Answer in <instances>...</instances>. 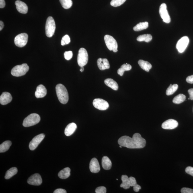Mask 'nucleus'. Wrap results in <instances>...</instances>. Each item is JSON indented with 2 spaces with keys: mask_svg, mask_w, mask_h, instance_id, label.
Masks as SVG:
<instances>
[{
  "mask_svg": "<svg viewBox=\"0 0 193 193\" xmlns=\"http://www.w3.org/2000/svg\"><path fill=\"white\" fill-rule=\"evenodd\" d=\"M40 115L36 114H32L27 117L23 121V125L25 127H29L35 125L40 122Z\"/></svg>",
  "mask_w": 193,
  "mask_h": 193,
  "instance_id": "4",
  "label": "nucleus"
},
{
  "mask_svg": "<svg viewBox=\"0 0 193 193\" xmlns=\"http://www.w3.org/2000/svg\"><path fill=\"white\" fill-rule=\"evenodd\" d=\"M95 192L96 193H106V188L104 186L99 187L95 189Z\"/></svg>",
  "mask_w": 193,
  "mask_h": 193,
  "instance_id": "37",
  "label": "nucleus"
},
{
  "mask_svg": "<svg viewBox=\"0 0 193 193\" xmlns=\"http://www.w3.org/2000/svg\"><path fill=\"white\" fill-rule=\"evenodd\" d=\"M186 81L189 83L193 84V75L189 76L186 78Z\"/></svg>",
  "mask_w": 193,
  "mask_h": 193,
  "instance_id": "41",
  "label": "nucleus"
},
{
  "mask_svg": "<svg viewBox=\"0 0 193 193\" xmlns=\"http://www.w3.org/2000/svg\"><path fill=\"white\" fill-rule=\"evenodd\" d=\"M189 43V39L188 37L184 36L181 38L177 42L176 47L178 52L182 53L185 51Z\"/></svg>",
  "mask_w": 193,
  "mask_h": 193,
  "instance_id": "10",
  "label": "nucleus"
},
{
  "mask_svg": "<svg viewBox=\"0 0 193 193\" xmlns=\"http://www.w3.org/2000/svg\"><path fill=\"white\" fill-rule=\"evenodd\" d=\"M93 104L95 108L100 110H106L109 107V104L106 101L101 98L95 99Z\"/></svg>",
  "mask_w": 193,
  "mask_h": 193,
  "instance_id": "11",
  "label": "nucleus"
},
{
  "mask_svg": "<svg viewBox=\"0 0 193 193\" xmlns=\"http://www.w3.org/2000/svg\"><path fill=\"white\" fill-rule=\"evenodd\" d=\"M122 183L120 185L121 188H123L124 189L129 188L130 187V185L129 178L126 175H123L121 177Z\"/></svg>",
  "mask_w": 193,
  "mask_h": 193,
  "instance_id": "25",
  "label": "nucleus"
},
{
  "mask_svg": "<svg viewBox=\"0 0 193 193\" xmlns=\"http://www.w3.org/2000/svg\"><path fill=\"white\" fill-rule=\"evenodd\" d=\"M178 123L173 119H169L165 121L162 125V127L166 130H172L177 127Z\"/></svg>",
  "mask_w": 193,
  "mask_h": 193,
  "instance_id": "14",
  "label": "nucleus"
},
{
  "mask_svg": "<svg viewBox=\"0 0 193 193\" xmlns=\"http://www.w3.org/2000/svg\"><path fill=\"white\" fill-rule=\"evenodd\" d=\"M16 8L18 12L22 14H26L28 12V7L26 3L20 1L15 2Z\"/></svg>",
  "mask_w": 193,
  "mask_h": 193,
  "instance_id": "17",
  "label": "nucleus"
},
{
  "mask_svg": "<svg viewBox=\"0 0 193 193\" xmlns=\"http://www.w3.org/2000/svg\"><path fill=\"white\" fill-rule=\"evenodd\" d=\"M118 143L122 147L128 149H141L145 147L146 140L139 133L133 134L132 138L124 136L120 137L118 140Z\"/></svg>",
  "mask_w": 193,
  "mask_h": 193,
  "instance_id": "1",
  "label": "nucleus"
},
{
  "mask_svg": "<svg viewBox=\"0 0 193 193\" xmlns=\"http://www.w3.org/2000/svg\"><path fill=\"white\" fill-rule=\"evenodd\" d=\"M62 7L65 9L70 8L73 5V2L72 0H60Z\"/></svg>",
  "mask_w": 193,
  "mask_h": 193,
  "instance_id": "33",
  "label": "nucleus"
},
{
  "mask_svg": "<svg viewBox=\"0 0 193 193\" xmlns=\"http://www.w3.org/2000/svg\"><path fill=\"white\" fill-rule=\"evenodd\" d=\"M89 169L92 172L97 173L100 170V166L98 160L95 158H93L91 160L89 164Z\"/></svg>",
  "mask_w": 193,
  "mask_h": 193,
  "instance_id": "15",
  "label": "nucleus"
},
{
  "mask_svg": "<svg viewBox=\"0 0 193 193\" xmlns=\"http://www.w3.org/2000/svg\"><path fill=\"white\" fill-rule=\"evenodd\" d=\"M11 145V142L7 141L3 142L0 145V153H3L7 151L9 149Z\"/></svg>",
  "mask_w": 193,
  "mask_h": 193,
  "instance_id": "28",
  "label": "nucleus"
},
{
  "mask_svg": "<svg viewBox=\"0 0 193 193\" xmlns=\"http://www.w3.org/2000/svg\"><path fill=\"white\" fill-rule=\"evenodd\" d=\"M185 171L188 174L193 176V167L191 166L187 167Z\"/></svg>",
  "mask_w": 193,
  "mask_h": 193,
  "instance_id": "40",
  "label": "nucleus"
},
{
  "mask_svg": "<svg viewBox=\"0 0 193 193\" xmlns=\"http://www.w3.org/2000/svg\"><path fill=\"white\" fill-rule=\"evenodd\" d=\"M44 134L43 133L40 134L37 136H35L32 141L30 142V144H29V148H30V149L32 151L36 149L39 144L44 139Z\"/></svg>",
  "mask_w": 193,
  "mask_h": 193,
  "instance_id": "12",
  "label": "nucleus"
},
{
  "mask_svg": "<svg viewBox=\"0 0 193 193\" xmlns=\"http://www.w3.org/2000/svg\"><path fill=\"white\" fill-rule=\"evenodd\" d=\"M178 88V85L177 84L173 85L171 84L169 86L168 88L166 91V94L167 95H172L176 92Z\"/></svg>",
  "mask_w": 193,
  "mask_h": 193,
  "instance_id": "32",
  "label": "nucleus"
},
{
  "mask_svg": "<svg viewBox=\"0 0 193 193\" xmlns=\"http://www.w3.org/2000/svg\"><path fill=\"white\" fill-rule=\"evenodd\" d=\"M73 55V52L71 51L65 52L64 53V58L67 60H71L72 57Z\"/></svg>",
  "mask_w": 193,
  "mask_h": 193,
  "instance_id": "36",
  "label": "nucleus"
},
{
  "mask_svg": "<svg viewBox=\"0 0 193 193\" xmlns=\"http://www.w3.org/2000/svg\"><path fill=\"white\" fill-rule=\"evenodd\" d=\"M182 193H193V189L188 188H183L181 189Z\"/></svg>",
  "mask_w": 193,
  "mask_h": 193,
  "instance_id": "39",
  "label": "nucleus"
},
{
  "mask_svg": "<svg viewBox=\"0 0 193 193\" xmlns=\"http://www.w3.org/2000/svg\"><path fill=\"white\" fill-rule=\"evenodd\" d=\"M56 26L55 21L52 17H49L47 20L45 30L46 36L48 37H51L54 34Z\"/></svg>",
  "mask_w": 193,
  "mask_h": 193,
  "instance_id": "5",
  "label": "nucleus"
},
{
  "mask_svg": "<svg viewBox=\"0 0 193 193\" xmlns=\"http://www.w3.org/2000/svg\"><path fill=\"white\" fill-rule=\"evenodd\" d=\"M122 146L120 145V148H122Z\"/></svg>",
  "mask_w": 193,
  "mask_h": 193,
  "instance_id": "48",
  "label": "nucleus"
},
{
  "mask_svg": "<svg viewBox=\"0 0 193 193\" xmlns=\"http://www.w3.org/2000/svg\"><path fill=\"white\" fill-rule=\"evenodd\" d=\"M12 97L10 93L4 92L0 97V103L2 105H5L8 104L12 101Z\"/></svg>",
  "mask_w": 193,
  "mask_h": 193,
  "instance_id": "18",
  "label": "nucleus"
},
{
  "mask_svg": "<svg viewBox=\"0 0 193 193\" xmlns=\"http://www.w3.org/2000/svg\"><path fill=\"white\" fill-rule=\"evenodd\" d=\"M105 83L107 86L110 87L113 90L117 91L118 89V84L114 79H106L105 80Z\"/></svg>",
  "mask_w": 193,
  "mask_h": 193,
  "instance_id": "21",
  "label": "nucleus"
},
{
  "mask_svg": "<svg viewBox=\"0 0 193 193\" xmlns=\"http://www.w3.org/2000/svg\"><path fill=\"white\" fill-rule=\"evenodd\" d=\"M27 182L28 184L34 186H40L42 182V177L38 173H35L29 177Z\"/></svg>",
  "mask_w": 193,
  "mask_h": 193,
  "instance_id": "13",
  "label": "nucleus"
},
{
  "mask_svg": "<svg viewBox=\"0 0 193 193\" xmlns=\"http://www.w3.org/2000/svg\"><path fill=\"white\" fill-rule=\"evenodd\" d=\"M188 93L190 95V99L193 100V88L189 89L188 90Z\"/></svg>",
  "mask_w": 193,
  "mask_h": 193,
  "instance_id": "44",
  "label": "nucleus"
},
{
  "mask_svg": "<svg viewBox=\"0 0 193 193\" xmlns=\"http://www.w3.org/2000/svg\"><path fill=\"white\" fill-rule=\"evenodd\" d=\"M4 27V24L2 21H0V31H2Z\"/></svg>",
  "mask_w": 193,
  "mask_h": 193,
  "instance_id": "46",
  "label": "nucleus"
},
{
  "mask_svg": "<svg viewBox=\"0 0 193 193\" xmlns=\"http://www.w3.org/2000/svg\"><path fill=\"white\" fill-rule=\"evenodd\" d=\"M56 95L60 102L63 104L67 103L69 99V94L67 89L61 84H59L56 87Z\"/></svg>",
  "mask_w": 193,
  "mask_h": 193,
  "instance_id": "2",
  "label": "nucleus"
},
{
  "mask_svg": "<svg viewBox=\"0 0 193 193\" xmlns=\"http://www.w3.org/2000/svg\"><path fill=\"white\" fill-rule=\"evenodd\" d=\"M126 0H112L110 3L111 5L114 7H117L123 4Z\"/></svg>",
  "mask_w": 193,
  "mask_h": 193,
  "instance_id": "34",
  "label": "nucleus"
},
{
  "mask_svg": "<svg viewBox=\"0 0 193 193\" xmlns=\"http://www.w3.org/2000/svg\"><path fill=\"white\" fill-rule=\"evenodd\" d=\"M186 96L182 94H180L175 97L173 99V102L175 104H179L186 100Z\"/></svg>",
  "mask_w": 193,
  "mask_h": 193,
  "instance_id": "31",
  "label": "nucleus"
},
{
  "mask_svg": "<svg viewBox=\"0 0 193 193\" xmlns=\"http://www.w3.org/2000/svg\"><path fill=\"white\" fill-rule=\"evenodd\" d=\"M149 27V23L147 21L140 22L138 23L133 27V30L135 31H140L147 29Z\"/></svg>",
  "mask_w": 193,
  "mask_h": 193,
  "instance_id": "27",
  "label": "nucleus"
},
{
  "mask_svg": "<svg viewBox=\"0 0 193 193\" xmlns=\"http://www.w3.org/2000/svg\"><path fill=\"white\" fill-rule=\"evenodd\" d=\"M129 180L130 186L133 187L137 184L136 179L134 178V177H129Z\"/></svg>",
  "mask_w": 193,
  "mask_h": 193,
  "instance_id": "38",
  "label": "nucleus"
},
{
  "mask_svg": "<svg viewBox=\"0 0 193 193\" xmlns=\"http://www.w3.org/2000/svg\"><path fill=\"white\" fill-rule=\"evenodd\" d=\"M131 69L132 66L130 64H124L121 66V68L118 70L117 73L119 75L122 76L125 71H130Z\"/></svg>",
  "mask_w": 193,
  "mask_h": 193,
  "instance_id": "26",
  "label": "nucleus"
},
{
  "mask_svg": "<svg viewBox=\"0 0 193 193\" xmlns=\"http://www.w3.org/2000/svg\"><path fill=\"white\" fill-rule=\"evenodd\" d=\"M133 190L136 192H138L139 191L140 189H141V186L137 184L135 185L133 187Z\"/></svg>",
  "mask_w": 193,
  "mask_h": 193,
  "instance_id": "43",
  "label": "nucleus"
},
{
  "mask_svg": "<svg viewBox=\"0 0 193 193\" xmlns=\"http://www.w3.org/2000/svg\"><path fill=\"white\" fill-rule=\"evenodd\" d=\"M84 68L83 67H81V69H80V71L81 72H83L84 71Z\"/></svg>",
  "mask_w": 193,
  "mask_h": 193,
  "instance_id": "47",
  "label": "nucleus"
},
{
  "mask_svg": "<svg viewBox=\"0 0 193 193\" xmlns=\"http://www.w3.org/2000/svg\"><path fill=\"white\" fill-rule=\"evenodd\" d=\"M138 64L142 69L147 72H149L152 67L151 64L149 62L143 60H140L138 61Z\"/></svg>",
  "mask_w": 193,
  "mask_h": 193,
  "instance_id": "24",
  "label": "nucleus"
},
{
  "mask_svg": "<svg viewBox=\"0 0 193 193\" xmlns=\"http://www.w3.org/2000/svg\"><path fill=\"white\" fill-rule=\"evenodd\" d=\"M54 193H66L67 191L64 189L62 188H59L56 189L54 191Z\"/></svg>",
  "mask_w": 193,
  "mask_h": 193,
  "instance_id": "42",
  "label": "nucleus"
},
{
  "mask_svg": "<svg viewBox=\"0 0 193 193\" xmlns=\"http://www.w3.org/2000/svg\"><path fill=\"white\" fill-rule=\"evenodd\" d=\"M104 40L107 47L109 50H113L114 52L118 51V44L116 40L113 37L108 35H105Z\"/></svg>",
  "mask_w": 193,
  "mask_h": 193,
  "instance_id": "7",
  "label": "nucleus"
},
{
  "mask_svg": "<svg viewBox=\"0 0 193 193\" xmlns=\"http://www.w3.org/2000/svg\"><path fill=\"white\" fill-rule=\"evenodd\" d=\"M18 172V169L16 167H12L7 171L5 176V179H9L16 175Z\"/></svg>",
  "mask_w": 193,
  "mask_h": 193,
  "instance_id": "30",
  "label": "nucleus"
},
{
  "mask_svg": "<svg viewBox=\"0 0 193 193\" xmlns=\"http://www.w3.org/2000/svg\"><path fill=\"white\" fill-rule=\"evenodd\" d=\"M102 166L105 170L110 169L112 167V162L108 157L104 156L102 160Z\"/></svg>",
  "mask_w": 193,
  "mask_h": 193,
  "instance_id": "22",
  "label": "nucleus"
},
{
  "mask_svg": "<svg viewBox=\"0 0 193 193\" xmlns=\"http://www.w3.org/2000/svg\"><path fill=\"white\" fill-rule=\"evenodd\" d=\"M152 36L150 34H145L138 36L137 38V40L139 42L144 41L146 42H149L152 40Z\"/></svg>",
  "mask_w": 193,
  "mask_h": 193,
  "instance_id": "29",
  "label": "nucleus"
},
{
  "mask_svg": "<svg viewBox=\"0 0 193 193\" xmlns=\"http://www.w3.org/2000/svg\"><path fill=\"white\" fill-rule=\"evenodd\" d=\"M77 128V125L74 123H72L68 124L64 130L65 135L67 136H71L75 131Z\"/></svg>",
  "mask_w": 193,
  "mask_h": 193,
  "instance_id": "20",
  "label": "nucleus"
},
{
  "mask_svg": "<svg viewBox=\"0 0 193 193\" xmlns=\"http://www.w3.org/2000/svg\"><path fill=\"white\" fill-rule=\"evenodd\" d=\"M88 54L85 48L80 49L78 54L77 62L80 67H84L88 62Z\"/></svg>",
  "mask_w": 193,
  "mask_h": 193,
  "instance_id": "6",
  "label": "nucleus"
},
{
  "mask_svg": "<svg viewBox=\"0 0 193 193\" xmlns=\"http://www.w3.org/2000/svg\"><path fill=\"white\" fill-rule=\"evenodd\" d=\"M166 5L162 3L160 5L159 9V13L164 22L169 23L170 22L171 18L168 12Z\"/></svg>",
  "mask_w": 193,
  "mask_h": 193,
  "instance_id": "9",
  "label": "nucleus"
},
{
  "mask_svg": "<svg viewBox=\"0 0 193 193\" xmlns=\"http://www.w3.org/2000/svg\"><path fill=\"white\" fill-rule=\"evenodd\" d=\"M5 0H0V8H3L5 7Z\"/></svg>",
  "mask_w": 193,
  "mask_h": 193,
  "instance_id": "45",
  "label": "nucleus"
},
{
  "mask_svg": "<svg viewBox=\"0 0 193 193\" xmlns=\"http://www.w3.org/2000/svg\"><path fill=\"white\" fill-rule=\"evenodd\" d=\"M71 169L69 167H66L60 171L58 173V176L60 179H65L69 177L71 173Z\"/></svg>",
  "mask_w": 193,
  "mask_h": 193,
  "instance_id": "23",
  "label": "nucleus"
},
{
  "mask_svg": "<svg viewBox=\"0 0 193 193\" xmlns=\"http://www.w3.org/2000/svg\"><path fill=\"white\" fill-rule=\"evenodd\" d=\"M47 93V91L43 85H40L37 88L35 92V96L37 98H41L46 96Z\"/></svg>",
  "mask_w": 193,
  "mask_h": 193,
  "instance_id": "19",
  "label": "nucleus"
},
{
  "mask_svg": "<svg viewBox=\"0 0 193 193\" xmlns=\"http://www.w3.org/2000/svg\"><path fill=\"white\" fill-rule=\"evenodd\" d=\"M29 70V67L26 63L17 65L13 68L11 74L15 77H20L26 75Z\"/></svg>",
  "mask_w": 193,
  "mask_h": 193,
  "instance_id": "3",
  "label": "nucleus"
},
{
  "mask_svg": "<svg viewBox=\"0 0 193 193\" xmlns=\"http://www.w3.org/2000/svg\"><path fill=\"white\" fill-rule=\"evenodd\" d=\"M97 64L99 69L102 71L110 68L108 60L106 58H98L97 60Z\"/></svg>",
  "mask_w": 193,
  "mask_h": 193,
  "instance_id": "16",
  "label": "nucleus"
},
{
  "mask_svg": "<svg viewBox=\"0 0 193 193\" xmlns=\"http://www.w3.org/2000/svg\"><path fill=\"white\" fill-rule=\"evenodd\" d=\"M71 42V39L69 35H66L62 38L61 42V44L62 46H64L66 44L69 43Z\"/></svg>",
  "mask_w": 193,
  "mask_h": 193,
  "instance_id": "35",
  "label": "nucleus"
},
{
  "mask_svg": "<svg viewBox=\"0 0 193 193\" xmlns=\"http://www.w3.org/2000/svg\"><path fill=\"white\" fill-rule=\"evenodd\" d=\"M28 40V35L26 33L18 35L14 39L15 45L19 47H23L26 45Z\"/></svg>",
  "mask_w": 193,
  "mask_h": 193,
  "instance_id": "8",
  "label": "nucleus"
}]
</instances>
